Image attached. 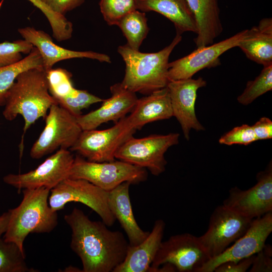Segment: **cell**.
Returning <instances> with one entry per match:
<instances>
[{
  "label": "cell",
  "mask_w": 272,
  "mask_h": 272,
  "mask_svg": "<svg viewBox=\"0 0 272 272\" xmlns=\"http://www.w3.org/2000/svg\"><path fill=\"white\" fill-rule=\"evenodd\" d=\"M64 219L72 230L70 246L81 259L82 271L113 272L123 262L129 244L122 232L90 220L77 208Z\"/></svg>",
  "instance_id": "6da1fadb"
},
{
  "label": "cell",
  "mask_w": 272,
  "mask_h": 272,
  "mask_svg": "<svg viewBox=\"0 0 272 272\" xmlns=\"http://www.w3.org/2000/svg\"><path fill=\"white\" fill-rule=\"evenodd\" d=\"M55 104L57 103L49 92L45 71L31 69L17 77L7 95L3 114L9 121L21 115L24 120V135L38 119L45 118Z\"/></svg>",
  "instance_id": "7a4b0ae2"
},
{
  "label": "cell",
  "mask_w": 272,
  "mask_h": 272,
  "mask_svg": "<svg viewBox=\"0 0 272 272\" xmlns=\"http://www.w3.org/2000/svg\"><path fill=\"white\" fill-rule=\"evenodd\" d=\"M181 35L176 34L168 46L152 53L134 50L126 44L119 46L117 51L125 63V75L121 84L135 93L149 94L167 87L169 56L181 41Z\"/></svg>",
  "instance_id": "3957f363"
},
{
  "label": "cell",
  "mask_w": 272,
  "mask_h": 272,
  "mask_svg": "<svg viewBox=\"0 0 272 272\" xmlns=\"http://www.w3.org/2000/svg\"><path fill=\"white\" fill-rule=\"evenodd\" d=\"M50 189L45 187L22 190L23 199L10 215L4 239L15 243L24 252V242L30 233H47L58 224L57 212L48 203Z\"/></svg>",
  "instance_id": "277c9868"
},
{
  "label": "cell",
  "mask_w": 272,
  "mask_h": 272,
  "mask_svg": "<svg viewBox=\"0 0 272 272\" xmlns=\"http://www.w3.org/2000/svg\"><path fill=\"white\" fill-rule=\"evenodd\" d=\"M147 177L146 169L123 161L93 162L77 156L69 178L86 180L108 192L123 182L138 184L146 181Z\"/></svg>",
  "instance_id": "5b68a950"
},
{
  "label": "cell",
  "mask_w": 272,
  "mask_h": 272,
  "mask_svg": "<svg viewBox=\"0 0 272 272\" xmlns=\"http://www.w3.org/2000/svg\"><path fill=\"white\" fill-rule=\"evenodd\" d=\"M179 134H152L142 138L131 137L118 148L115 158L148 169L159 176L166 169L167 151L179 143Z\"/></svg>",
  "instance_id": "8992f818"
},
{
  "label": "cell",
  "mask_w": 272,
  "mask_h": 272,
  "mask_svg": "<svg viewBox=\"0 0 272 272\" xmlns=\"http://www.w3.org/2000/svg\"><path fill=\"white\" fill-rule=\"evenodd\" d=\"M50 193L48 203L53 211L63 209L69 202H78L95 212L108 227L115 222L108 206V192L86 180L67 178L52 188Z\"/></svg>",
  "instance_id": "52a82bcc"
},
{
  "label": "cell",
  "mask_w": 272,
  "mask_h": 272,
  "mask_svg": "<svg viewBox=\"0 0 272 272\" xmlns=\"http://www.w3.org/2000/svg\"><path fill=\"white\" fill-rule=\"evenodd\" d=\"M45 118L44 128L30 152L33 159H40L57 149H70L83 130L77 117L58 104L50 107Z\"/></svg>",
  "instance_id": "ba28073f"
},
{
  "label": "cell",
  "mask_w": 272,
  "mask_h": 272,
  "mask_svg": "<svg viewBox=\"0 0 272 272\" xmlns=\"http://www.w3.org/2000/svg\"><path fill=\"white\" fill-rule=\"evenodd\" d=\"M137 130L129 124L127 117L119 119L113 126L103 130H84L70 149L93 162H108L116 159L120 146L133 136Z\"/></svg>",
  "instance_id": "9c48e42d"
},
{
  "label": "cell",
  "mask_w": 272,
  "mask_h": 272,
  "mask_svg": "<svg viewBox=\"0 0 272 272\" xmlns=\"http://www.w3.org/2000/svg\"><path fill=\"white\" fill-rule=\"evenodd\" d=\"M210 259L198 237L188 233L176 234L162 241L149 272H155L164 264L179 272H198Z\"/></svg>",
  "instance_id": "30bf717a"
},
{
  "label": "cell",
  "mask_w": 272,
  "mask_h": 272,
  "mask_svg": "<svg viewBox=\"0 0 272 272\" xmlns=\"http://www.w3.org/2000/svg\"><path fill=\"white\" fill-rule=\"evenodd\" d=\"M252 220L223 205L217 206L210 217L207 231L198 237L210 259L221 254L241 237L250 227Z\"/></svg>",
  "instance_id": "8fae6325"
},
{
  "label": "cell",
  "mask_w": 272,
  "mask_h": 272,
  "mask_svg": "<svg viewBox=\"0 0 272 272\" xmlns=\"http://www.w3.org/2000/svg\"><path fill=\"white\" fill-rule=\"evenodd\" d=\"M256 183L246 190L231 188L223 205L236 213L254 219L272 212V162L257 173Z\"/></svg>",
  "instance_id": "7c38bea8"
},
{
  "label": "cell",
  "mask_w": 272,
  "mask_h": 272,
  "mask_svg": "<svg viewBox=\"0 0 272 272\" xmlns=\"http://www.w3.org/2000/svg\"><path fill=\"white\" fill-rule=\"evenodd\" d=\"M74 158L71 151L59 149L35 169L22 174H9L3 180L19 191L41 187L51 190L69 177Z\"/></svg>",
  "instance_id": "4fadbf2b"
},
{
  "label": "cell",
  "mask_w": 272,
  "mask_h": 272,
  "mask_svg": "<svg viewBox=\"0 0 272 272\" xmlns=\"http://www.w3.org/2000/svg\"><path fill=\"white\" fill-rule=\"evenodd\" d=\"M246 29L219 42L197 47L188 55L169 62V81L191 78L199 71L220 64L219 57L229 49L238 47Z\"/></svg>",
  "instance_id": "5bb4252c"
},
{
  "label": "cell",
  "mask_w": 272,
  "mask_h": 272,
  "mask_svg": "<svg viewBox=\"0 0 272 272\" xmlns=\"http://www.w3.org/2000/svg\"><path fill=\"white\" fill-rule=\"evenodd\" d=\"M272 232V212L252 220L246 232L219 255L209 260L198 272H213L220 264L238 261L256 254Z\"/></svg>",
  "instance_id": "9a60e30c"
},
{
  "label": "cell",
  "mask_w": 272,
  "mask_h": 272,
  "mask_svg": "<svg viewBox=\"0 0 272 272\" xmlns=\"http://www.w3.org/2000/svg\"><path fill=\"white\" fill-rule=\"evenodd\" d=\"M207 85L201 77L170 81L168 89L171 104L174 116L179 123L184 138L189 141L192 129L205 130V127L198 121L195 111L197 90Z\"/></svg>",
  "instance_id": "2e32d148"
},
{
  "label": "cell",
  "mask_w": 272,
  "mask_h": 272,
  "mask_svg": "<svg viewBox=\"0 0 272 272\" xmlns=\"http://www.w3.org/2000/svg\"><path fill=\"white\" fill-rule=\"evenodd\" d=\"M111 96L103 99L98 109L77 117L83 130L96 129L99 126L110 121H117L132 110L138 98L135 93L123 86L121 83L110 87Z\"/></svg>",
  "instance_id": "e0dca14e"
},
{
  "label": "cell",
  "mask_w": 272,
  "mask_h": 272,
  "mask_svg": "<svg viewBox=\"0 0 272 272\" xmlns=\"http://www.w3.org/2000/svg\"><path fill=\"white\" fill-rule=\"evenodd\" d=\"M18 31L24 39L38 49L46 72L60 61L75 58H88L111 63L110 57L105 54L92 51H75L57 45L53 42L51 37L42 30L26 27L19 29Z\"/></svg>",
  "instance_id": "ac0fdd59"
},
{
  "label": "cell",
  "mask_w": 272,
  "mask_h": 272,
  "mask_svg": "<svg viewBox=\"0 0 272 272\" xmlns=\"http://www.w3.org/2000/svg\"><path fill=\"white\" fill-rule=\"evenodd\" d=\"M165 223L162 219L156 220L151 232L138 245H129L125 257L113 272L149 271L157 251L162 241Z\"/></svg>",
  "instance_id": "d6986e66"
},
{
  "label": "cell",
  "mask_w": 272,
  "mask_h": 272,
  "mask_svg": "<svg viewBox=\"0 0 272 272\" xmlns=\"http://www.w3.org/2000/svg\"><path fill=\"white\" fill-rule=\"evenodd\" d=\"M131 183L124 182L108 191L109 208L125 231L129 245L135 246L142 242L150 232L145 231L138 224L133 215L129 196Z\"/></svg>",
  "instance_id": "ffe728a7"
},
{
  "label": "cell",
  "mask_w": 272,
  "mask_h": 272,
  "mask_svg": "<svg viewBox=\"0 0 272 272\" xmlns=\"http://www.w3.org/2000/svg\"><path fill=\"white\" fill-rule=\"evenodd\" d=\"M172 116L169 93L166 87L138 99L130 114L126 117L130 126L137 130L150 122L168 119Z\"/></svg>",
  "instance_id": "44dd1931"
},
{
  "label": "cell",
  "mask_w": 272,
  "mask_h": 272,
  "mask_svg": "<svg viewBox=\"0 0 272 272\" xmlns=\"http://www.w3.org/2000/svg\"><path fill=\"white\" fill-rule=\"evenodd\" d=\"M196 25V47L214 43L223 31L218 0H186Z\"/></svg>",
  "instance_id": "7402d4cb"
},
{
  "label": "cell",
  "mask_w": 272,
  "mask_h": 272,
  "mask_svg": "<svg viewBox=\"0 0 272 272\" xmlns=\"http://www.w3.org/2000/svg\"><path fill=\"white\" fill-rule=\"evenodd\" d=\"M238 47L250 60L263 66L272 64V19H262L258 24L246 29Z\"/></svg>",
  "instance_id": "603a6c76"
},
{
  "label": "cell",
  "mask_w": 272,
  "mask_h": 272,
  "mask_svg": "<svg viewBox=\"0 0 272 272\" xmlns=\"http://www.w3.org/2000/svg\"><path fill=\"white\" fill-rule=\"evenodd\" d=\"M137 9L142 12L154 11L171 21L176 34L197 32L196 22L186 0H136Z\"/></svg>",
  "instance_id": "cb8c5ba5"
},
{
  "label": "cell",
  "mask_w": 272,
  "mask_h": 272,
  "mask_svg": "<svg viewBox=\"0 0 272 272\" xmlns=\"http://www.w3.org/2000/svg\"><path fill=\"white\" fill-rule=\"evenodd\" d=\"M31 69H43L41 57L35 47L19 62L0 67V107L5 105L8 93L18 75Z\"/></svg>",
  "instance_id": "d4e9b609"
},
{
  "label": "cell",
  "mask_w": 272,
  "mask_h": 272,
  "mask_svg": "<svg viewBox=\"0 0 272 272\" xmlns=\"http://www.w3.org/2000/svg\"><path fill=\"white\" fill-rule=\"evenodd\" d=\"M117 26L127 40L126 44L133 50H139L149 31L144 12L137 9L132 11L123 16Z\"/></svg>",
  "instance_id": "484cf974"
},
{
  "label": "cell",
  "mask_w": 272,
  "mask_h": 272,
  "mask_svg": "<svg viewBox=\"0 0 272 272\" xmlns=\"http://www.w3.org/2000/svg\"><path fill=\"white\" fill-rule=\"evenodd\" d=\"M29 267L25 255L14 243L0 238V272H36Z\"/></svg>",
  "instance_id": "4316f807"
},
{
  "label": "cell",
  "mask_w": 272,
  "mask_h": 272,
  "mask_svg": "<svg viewBox=\"0 0 272 272\" xmlns=\"http://www.w3.org/2000/svg\"><path fill=\"white\" fill-rule=\"evenodd\" d=\"M272 89V64L264 66L254 80L247 82L243 92L237 100L243 105H248L256 99Z\"/></svg>",
  "instance_id": "83f0119b"
},
{
  "label": "cell",
  "mask_w": 272,
  "mask_h": 272,
  "mask_svg": "<svg viewBox=\"0 0 272 272\" xmlns=\"http://www.w3.org/2000/svg\"><path fill=\"white\" fill-rule=\"evenodd\" d=\"M49 92L57 101L70 96L76 89L72 80V74L67 70L57 68L46 72Z\"/></svg>",
  "instance_id": "f1b7e54d"
},
{
  "label": "cell",
  "mask_w": 272,
  "mask_h": 272,
  "mask_svg": "<svg viewBox=\"0 0 272 272\" xmlns=\"http://www.w3.org/2000/svg\"><path fill=\"white\" fill-rule=\"evenodd\" d=\"M103 99L88 91L75 89L69 96L56 101L57 104L77 117L82 111L91 105L102 102Z\"/></svg>",
  "instance_id": "f546056e"
},
{
  "label": "cell",
  "mask_w": 272,
  "mask_h": 272,
  "mask_svg": "<svg viewBox=\"0 0 272 272\" xmlns=\"http://www.w3.org/2000/svg\"><path fill=\"white\" fill-rule=\"evenodd\" d=\"M99 7L109 25H117L123 16L137 9L136 0H100Z\"/></svg>",
  "instance_id": "4dcf8cb0"
},
{
  "label": "cell",
  "mask_w": 272,
  "mask_h": 272,
  "mask_svg": "<svg viewBox=\"0 0 272 272\" xmlns=\"http://www.w3.org/2000/svg\"><path fill=\"white\" fill-rule=\"evenodd\" d=\"M33 47L24 39L0 43V67L19 62L22 59V54H28Z\"/></svg>",
  "instance_id": "1f68e13d"
},
{
  "label": "cell",
  "mask_w": 272,
  "mask_h": 272,
  "mask_svg": "<svg viewBox=\"0 0 272 272\" xmlns=\"http://www.w3.org/2000/svg\"><path fill=\"white\" fill-rule=\"evenodd\" d=\"M257 141L251 126L244 124L233 128L222 135L219 140L220 144L248 145Z\"/></svg>",
  "instance_id": "d6a6232c"
},
{
  "label": "cell",
  "mask_w": 272,
  "mask_h": 272,
  "mask_svg": "<svg viewBox=\"0 0 272 272\" xmlns=\"http://www.w3.org/2000/svg\"><path fill=\"white\" fill-rule=\"evenodd\" d=\"M272 248L268 244L255 254L252 265L249 269L250 272L272 271Z\"/></svg>",
  "instance_id": "836d02e7"
},
{
  "label": "cell",
  "mask_w": 272,
  "mask_h": 272,
  "mask_svg": "<svg viewBox=\"0 0 272 272\" xmlns=\"http://www.w3.org/2000/svg\"><path fill=\"white\" fill-rule=\"evenodd\" d=\"M54 13L62 16L80 6L85 0H40Z\"/></svg>",
  "instance_id": "e575fe53"
},
{
  "label": "cell",
  "mask_w": 272,
  "mask_h": 272,
  "mask_svg": "<svg viewBox=\"0 0 272 272\" xmlns=\"http://www.w3.org/2000/svg\"><path fill=\"white\" fill-rule=\"evenodd\" d=\"M255 254L238 261H228L218 265L215 272H245L251 267Z\"/></svg>",
  "instance_id": "d590c367"
},
{
  "label": "cell",
  "mask_w": 272,
  "mask_h": 272,
  "mask_svg": "<svg viewBox=\"0 0 272 272\" xmlns=\"http://www.w3.org/2000/svg\"><path fill=\"white\" fill-rule=\"evenodd\" d=\"M251 126L257 141L272 138V121L268 117H261Z\"/></svg>",
  "instance_id": "8d00e7d4"
},
{
  "label": "cell",
  "mask_w": 272,
  "mask_h": 272,
  "mask_svg": "<svg viewBox=\"0 0 272 272\" xmlns=\"http://www.w3.org/2000/svg\"><path fill=\"white\" fill-rule=\"evenodd\" d=\"M10 213L8 210L7 212L4 213L0 216V238H2V235L4 234L7 230Z\"/></svg>",
  "instance_id": "74e56055"
},
{
  "label": "cell",
  "mask_w": 272,
  "mask_h": 272,
  "mask_svg": "<svg viewBox=\"0 0 272 272\" xmlns=\"http://www.w3.org/2000/svg\"><path fill=\"white\" fill-rule=\"evenodd\" d=\"M31 2L34 6L39 9L43 13H45L48 11V7L43 4L40 0H28Z\"/></svg>",
  "instance_id": "f35d334b"
}]
</instances>
